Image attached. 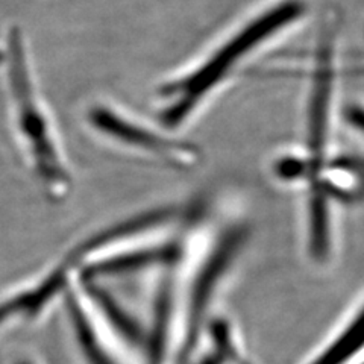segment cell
<instances>
[{
	"mask_svg": "<svg viewBox=\"0 0 364 364\" xmlns=\"http://www.w3.org/2000/svg\"><path fill=\"white\" fill-rule=\"evenodd\" d=\"M302 13L299 2H286L272 8L257 20L250 21L237 36L223 44L220 50L210 56L207 63L198 67L186 77L168 84L163 88L166 105L161 112V119L166 127L173 128L184 120L195 109L200 100L218 85L226 76L228 70L232 68L254 46L269 38L272 33L284 28L287 23L298 18Z\"/></svg>",
	"mask_w": 364,
	"mask_h": 364,
	"instance_id": "6da1fadb",
	"label": "cell"
},
{
	"mask_svg": "<svg viewBox=\"0 0 364 364\" xmlns=\"http://www.w3.org/2000/svg\"><path fill=\"white\" fill-rule=\"evenodd\" d=\"M8 77L18 128L37 173L53 196H63L68 188V176L52 139L48 117L36 96L18 29H11L8 36Z\"/></svg>",
	"mask_w": 364,
	"mask_h": 364,
	"instance_id": "7a4b0ae2",
	"label": "cell"
},
{
	"mask_svg": "<svg viewBox=\"0 0 364 364\" xmlns=\"http://www.w3.org/2000/svg\"><path fill=\"white\" fill-rule=\"evenodd\" d=\"M91 123L102 132L111 135L112 139L131 144L136 149L163 156L168 163L188 166L196 161V151L191 147L155 135L109 109L96 108L91 112Z\"/></svg>",
	"mask_w": 364,
	"mask_h": 364,
	"instance_id": "3957f363",
	"label": "cell"
},
{
	"mask_svg": "<svg viewBox=\"0 0 364 364\" xmlns=\"http://www.w3.org/2000/svg\"><path fill=\"white\" fill-rule=\"evenodd\" d=\"M364 345V311L355 318L340 338L329 346L316 364H343Z\"/></svg>",
	"mask_w": 364,
	"mask_h": 364,
	"instance_id": "277c9868",
	"label": "cell"
},
{
	"mask_svg": "<svg viewBox=\"0 0 364 364\" xmlns=\"http://www.w3.org/2000/svg\"><path fill=\"white\" fill-rule=\"evenodd\" d=\"M311 247L316 257H323L328 247V214L325 199L317 195L311 200Z\"/></svg>",
	"mask_w": 364,
	"mask_h": 364,
	"instance_id": "5b68a950",
	"label": "cell"
},
{
	"mask_svg": "<svg viewBox=\"0 0 364 364\" xmlns=\"http://www.w3.org/2000/svg\"><path fill=\"white\" fill-rule=\"evenodd\" d=\"M346 117L350 124H354L357 129L364 132V109L360 107H350L346 111Z\"/></svg>",
	"mask_w": 364,
	"mask_h": 364,
	"instance_id": "8992f818",
	"label": "cell"
}]
</instances>
